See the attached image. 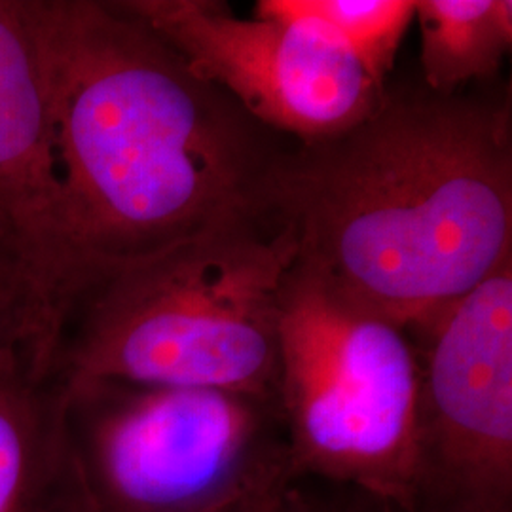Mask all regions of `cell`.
Returning a JSON list of instances; mask_svg holds the SVG:
<instances>
[{"mask_svg": "<svg viewBox=\"0 0 512 512\" xmlns=\"http://www.w3.org/2000/svg\"><path fill=\"white\" fill-rule=\"evenodd\" d=\"M275 512H403L382 494L323 476L293 475L277 497Z\"/></svg>", "mask_w": 512, "mask_h": 512, "instance_id": "4fadbf2b", "label": "cell"}, {"mask_svg": "<svg viewBox=\"0 0 512 512\" xmlns=\"http://www.w3.org/2000/svg\"><path fill=\"white\" fill-rule=\"evenodd\" d=\"M418 427L403 512H512V260L410 330Z\"/></svg>", "mask_w": 512, "mask_h": 512, "instance_id": "8992f818", "label": "cell"}, {"mask_svg": "<svg viewBox=\"0 0 512 512\" xmlns=\"http://www.w3.org/2000/svg\"><path fill=\"white\" fill-rule=\"evenodd\" d=\"M0 512H84L63 389L37 359L0 366Z\"/></svg>", "mask_w": 512, "mask_h": 512, "instance_id": "9c48e42d", "label": "cell"}, {"mask_svg": "<svg viewBox=\"0 0 512 512\" xmlns=\"http://www.w3.org/2000/svg\"><path fill=\"white\" fill-rule=\"evenodd\" d=\"M61 389L84 512H241L293 475L275 399L110 380Z\"/></svg>", "mask_w": 512, "mask_h": 512, "instance_id": "277c9868", "label": "cell"}, {"mask_svg": "<svg viewBox=\"0 0 512 512\" xmlns=\"http://www.w3.org/2000/svg\"><path fill=\"white\" fill-rule=\"evenodd\" d=\"M291 234L239 220L95 279L57 317L50 372L275 399L281 291Z\"/></svg>", "mask_w": 512, "mask_h": 512, "instance_id": "3957f363", "label": "cell"}, {"mask_svg": "<svg viewBox=\"0 0 512 512\" xmlns=\"http://www.w3.org/2000/svg\"><path fill=\"white\" fill-rule=\"evenodd\" d=\"M55 311L35 270L0 230V366L37 359L50 368Z\"/></svg>", "mask_w": 512, "mask_h": 512, "instance_id": "7c38bea8", "label": "cell"}, {"mask_svg": "<svg viewBox=\"0 0 512 512\" xmlns=\"http://www.w3.org/2000/svg\"><path fill=\"white\" fill-rule=\"evenodd\" d=\"M423 86L456 95L492 78L512 46L511 0H416Z\"/></svg>", "mask_w": 512, "mask_h": 512, "instance_id": "30bf717a", "label": "cell"}, {"mask_svg": "<svg viewBox=\"0 0 512 512\" xmlns=\"http://www.w3.org/2000/svg\"><path fill=\"white\" fill-rule=\"evenodd\" d=\"M264 213L330 291L416 329L512 258L511 97L387 84L353 128L279 152Z\"/></svg>", "mask_w": 512, "mask_h": 512, "instance_id": "7a4b0ae2", "label": "cell"}, {"mask_svg": "<svg viewBox=\"0 0 512 512\" xmlns=\"http://www.w3.org/2000/svg\"><path fill=\"white\" fill-rule=\"evenodd\" d=\"M255 122L310 143L353 128L384 97L363 65L304 19L241 18L224 0H120Z\"/></svg>", "mask_w": 512, "mask_h": 512, "instance_id": "52a82bcc", "label": "cell"}, {"mask_svg": "<svg viewBox=\"0 0 512 512\" xmlns=\"http://www.w3.org/2000/svg\"><path fill=\"white\" fill-rule=\"evenodd\" d=\"M285 486V484H283ZM281 492V490H279ZM279 492L277 494L272 495L270 499H266V501H262V503H258L255 507H251V509H245V511L241 512H275V507H277V497H279Z\"/></svg>", "mask_w": 512, "mask_h": 512, "instance_id": "5bb4252c", "label": "cell"}, {"mask_svg": "<svg viewBox=\"0 0 512 512\" xmlns=\"http://www.w3.org/2000/svg\"><path fill=\"white\" fill-rule=\"evenodd\" d=\"M0 230L18 245L57 310L48 95L29 0H0Z\"/></svg>", "mask_w": 512, "mask_h": 512, "instance_id": "ba28073f", "label": "cell"}, {"mask_svg": "<svg viewBox=\"0 0 512 512\" xmlns=\"http://www.w3.org/2000/svg\"><path fill=\"white\" fill-rule=\"evenodd\" d=\"M416 0H258L255 14L304 19L338 40L378 84L387 86Z\"/></svg>", "mask_w": 512, "mask_h": 512, "instance_id": "8fae6325", "label": "cell"}, {"mask_svg": "<svg viewBox=\"0 0 512 512\" xmlns=\"http://www.w3.org/2000/svg\"><path fill=\"white\" fill-rule=\"evenodd\" d=\"M48 95L59 249L71 294L133 262L264 217L289 139L260 126L120 0H29Z\"/></svg>", "mask_w": 512, "mask_h": 512, "instance_id": "6da1fadb", "label": "cell"}, {"mask_svg": "<svg viewBox=\"0 0 512 512\" xmlns=\"http://www.w3.org/2000/svg\"><path fill=\"white\" fill-rule=\"evenodd\" d=\"M277 351L275 401L293 473L397 503L420 403L410 332L357 308L294 260L281 291Z\"/></svg>", "mask_w": 512, "mask_h": 512, "instance_id": "5b68a950", "label": "cell"}]
</instances>
